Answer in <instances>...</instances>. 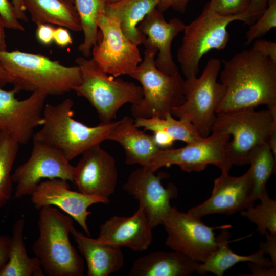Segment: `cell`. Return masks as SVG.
<instances>
[{
	"label": "cell",
	"instance_id": "21",
	"mask_svg": "<svg viewBox=\"0 0 276 276\" xmlns=\"http://www.w3.org/2000/svg\"><path fill=\"white\" fill-rule=\"evenodd\" d=\"M71 233L85 260L88 276H108L123 267L124 258L120 247L86 236L74 226Z\"/></svg>",
	"mask_w": 276,
	"mask_h": 276
},
{
	"label": "cell",
	"instance_id": "49",
	"mask_svg": "<svg viewBox=\"0 0 276 276\" xmlns=\"http://www.w3.org/2000/svg\"><path fill=\"white\" fill-rule=\"evenodd\" d=\"M68 1H69L71 3L74 4V0H68Z\"/></svg>",
	"mask_w": 276,
	"mask_h": 276
},
{
	"label": "cell",
	"instance_id": "24",
	"mask_svg": "<svg viewBox=\"0 0 276 276\" xmlns=\"http://www.w3.org/2000/svg\"><path fill=\"white\" fill-rule=\"evenodd\" d=\"M229 225L221 228L216 237L218 244L217 249L203 263H200L196 272L205 275L211 272L217 276H222L224 272L235 264L242 262H252L264 267L274 266L270 259L264 257V252L260 248L250 255L243 256L234 252L229 246L231 233L228 231Z\"/></svg>",
	"mask_w": 276,
	"mask_h": 276
},
{
	"label": "cell",
	"instance_id": "9",
	"mask_svg": "<svg viewBox=\"0 0 276 276\" xmlns=\"http://www.w3.org/2000/svg\"><path fill=\"white\" fill-rule=\"evenodd\" d=\"M221 62L218 58L209 59L199 77L184 81V102L173 108L171 113L189 120L203 137H208L216 120V110L223 99L226 88L217 81Z\"/></svg>",
	"mask_w": 276,
	"mask_h": 276
},
{
	"label": "cell",
	"instance_id": "27",
	"mask_svg": "<svg viewBox=\"0 0 276 276\" xmlns=\"http://www.w3.org/2000/svg\"><path fill=\"white\" fill-rule=\"evenodd\" d=\"M24 218L16 220L12 228L9 259L0 271V276H43L39 260L27 254L24 241Z\"/></svg>",
	"mask_w": 276,
	"mask_h": 276
},
{
	"label": "cell",
	"instance_id": "40",
	"mask_svg": "<svg viewBox=\"0 0 276 276\" xmlns=\"http://www.w3.org/2000/svg\"><path fill=\"white\" fill-rule=\"evenodd\" d=\"M266 240L265 242H261L259 248L264 254H268L270 259L274 266H276V235H272L266 231L264 234Z\"/></svg>",
	"mask_w": 276,
	"mask_h": 276
},
{
	"label": "cell",
	"instance_id": "10",
	"mask_svg": "<svg viewBox=\"0 0 276 276\" xmlns=\"http://www.w3.org/2000/svg\"><path fill=\"white\" fill-rule=\"evenodd\" d=\"M212 132L208 137L183 147L160 149L147 167L155 172L162 167L177 165L182 171L191 172L201 171L211 164L221 173H228L233 165L226 155L225 146L231 135L221 131Z\"/></svg>",
	"mask_w": 276,
	"mask_h": 276
},
{
	"label": "cell",
	"instance_id": "46",
	"mask_svg": "<svg viewBox=\"0 0 276 276\" xmlns=\"http://www.w3.org/2000/svg\"><path fill=\"white\" fill-rule=\"evenodd\" d=\"M12 81L10 75L0 65V86H4L7 83H12Z\"/></svg>",
	"mask_w": 276,
	"mask_h": 276
},
{
	"label": "cell",
	"instance_id": "26",
	"mask_svg": "<svg viewBox=\"0 0 276 276\" xmlns=\"http://www.w3.org/2000/svg\"><path fill=\"white\" fill-rule=\"evenodd\" d=\"M157 4V0H118L106 4L105 13L114 15L124 34L139 46L144 43L146 36L139 31L137 26Z\"/></svg>",
	"mask_w": 276,
	"mask_h": 276
},
{
	"label": "cell",
	"instance_id": "7",
	"mask_svg": "<svg viewBox=\"0 0 276 276\" xmlns=\"http://www.w3.org/2000/svg\"><path fill=\"white\" fill-rule=\"evenodd\" d=\"M215 130L233 135L225 146L226 155L232 165L249 164L254 149L269 144L271 135L276 132V110L248 108L217 114L212 128V131Z\"/></svg>",
	"mask_w": 276,
	"mask_h": 276
},
{
	"label": "cell",
	"instance_id": "28",
	"mask_svg": "<svg viewBox=\"0 0 276 276\" xmlns=\"http://www.w3.org/2000/svg\"><path fill=\"white\" fill-rule=\"evenodd\" d=\"M134 125L137 128L144 127V130L164 132L175 141L179 140L187 144L196 142L203 138L189 120L185 118L176 120L171 113L164 118H136Z\"/></svg>",
	"mask_w": 276,
	"mask_h": 276
},
{
	"label": "cell",
	"instance_id": "39",
	"mask_svg": "<svg viewBox=\"0 0 276 276\" xmlns=\"http://www.w3.org/2000/svg\"><path fill=\"white\" fill-rule=\"evenodd\" d=\"M268 0H251L247 10L248 25L252 24L257 20L267 6Z\"/></svg>",
	"mask_w": 276,
	"mask_h": 276
},
{
	"label": "cell",
	"instance_id": "17",
	"mask_svg": "<svg viewBox=\"0 0 276 276\" xmlns=\"http://www.w3.org/2000/svg\"><path fill=\"white\" fill-rule=\"evenodd\" d=\"M81 155L74 168L73 182L80 192L109 199L115 191L118 178L114 158L100 145L90 148Z\"/></svg>",
	"mask_w": 276,
	"mask_h": 276
},
{
	"label": "cell",
	"instance_id": "2",
	"mask_svg": "<svg viewBox=\"0 0 276 276\" xmlns=\"http://www.w3.org/2000/svg\"><path fill=\"white\" fill-rule=\"evenodd\" d=\"M0 65L10 75L14 88L19 92L61 95L73 90L81 81L78 66H66L40 54L0 51Z\"/></svg>",
	"mask_w": 276,
	"mask_h": 276
},
{
	"label": "cell",
	"instance_id": "43",
	"mask_svg": "<svg viewBox=\"0 0 276 276\" xmlns=\"http://www.w3.org/2000/svg\"><path fill=\"white\" fill-rule=\"evenodd\" d=\"M10 242L11 237L0 235V271L9 259Z\"/></svg>",
	"mask_w": 276,
	"mask_h": 276
},
{
	"label": "cell",
	"instance_id": "48",
	"mask_svg": "<svg viewBox=\"0 0 276 276\" xmlns=\"http://www.w3.org/2000/svg\"><path fill=\"white\" fill-rule=\"evenodd\" d=\"M118 0H105L106 4H108L118 1Z\"/></svg>",
	"mask_w": 276,
	"mask_h": 276
},
{
	"label": "cell",
	"instance_id": "33",
	"mask_svg": "<svg viewBox=\"0 0 276 276\" xmlns=\"http://www.w3.org/2000/svg\"><path fill=\"white\" fill-rule=\"evenodd\" d=\"M246 33L245 45L250 44L255 40L265 35L276 27V0H268L267 6L260 17L250 25Z\"/></svg>",
	"mask_w": 276,
	"mask_h": 276
},
{
	"label": "cell",
	"instance_id": "5",
	"mask_svg": "<svg viewBox=\"0 0 276 276\" xmlns=\"http://www.w3.org/2000/svg\"><path fill=\"white\" fill-rule=\"evenodd\" d=\"M157 53L156 48L145 47L143 59L129 75L140 82L143 91L141 101L131 107L135 119L164 118L185 100V80L178 71L169 75L159 71L154 63Z\"/></svg>",
	"mask_w": 276,
	"mask_h": 276
},
{
	"label": "cell",
	"instance_id": "8",
	"mask_svg": "<svg viewBox=\"0 0 276 276\" xmlns=\"http://www.w3.org/2000/svg\"><path fill=\"white\" fill-rule=\"evenodd\" d=\"M240 20L248 24L247 12L232 16H221L204 6L201 14L185 26L182 43L177 60L186 79L197 77L202 57L213 49H224L230 36L227 27L232 22Z\"/></svg>",
	"mask_w": 276,
	"mask_h": 276
},
{
	"label": "cell",
	"instance_id": "35",
	"mask_svg": "<svg viewBox=\"0 0 276 276\" xmlns=\"http://www.w3.org/2000/svg\"><path fill=\"white\" fill-rule=\"evenodd\" d=\"M0 18L4 27L21 31L25 30L15 16L12 4L8 0H0Z\"/></svg>",
	"mask_w": 276,
	"mask_h": 276
},
{
	"label": "cell",
	"instance_id": "3",
	"mask_svg": "<svg viewBox=\"0 0 276 276\" xmlns=\"http://www.w3.org/2000/svg\"><path fill=\"white\" fill-rule=\"evenodd\" d=\"M73 106L74 102L70 98L56 105L45 104L43 124L33 137L56 148L70 162L107 140L118 121L87 126L74 119Z\"/></svg>",
	"mask_w": 276,
	"mask_h": 276
},
{
	"label": "cell",
	"instance_id": "12",
	"mask_svg": "<svg viewBox=\"0 0 276 276\" xmlns=\"http://www.w3.org/2000/svg\"><path fill=\"white\" fill-rule=\"evenodd\" d=\"M74 168L60 151L33 139L30 157L12 173L16 184L14 197L31 195L43 179L60 178L73 182Z\"/></svg>",
	"mask_w": 276,
	"mask_h": 276
},
{
	"label": "cell",
	"instance_id": "18",
	"mask_svg": "<svg viewBox=\"0 0 276 276\" xmlns=\"http://www.w3.org/2000/svg\"><path fill=\"white\" fill-rule=\"evenodd\" d=\"M34 207L40 210L47 205L54 206L72 217L90 236L87 217L91 214L88 208L96 203L107 204L109 199L90 196L70 189L67 180L54 178L42 181L31 195Z\"/></svg>",
	"mask_w": 276,
	"mask_h": 276
},
{
	"label": "cell",
	"instance_id": "14",
	"mask_svg": "<svg viewBox=\"0 0 276 276\" xmlns=\"http://www.w3.org/2000/svg\"><path fill=\"white\" fill-rule=\"evenodd\" d=\"M0 86V132L7 134L19 145L27 144L34 130L43 122V111L47 95L32 93L27 98L19 100L13 88L5 90Z\"/></svg>",
	"mask_w": 276,
	"mask_h": 276
},
{
	"label": "cell",
	"instance_id": "31",
	"mask_svg": "<svg viewBox=\"0 0 276 276\" xmlns=\"http://www.w3.org/2000/svg\"><path fill=\"white\" fill-rule=\"evenodd\" d=\"M19 147L15 140L0 132V209L11 197L13 182L11 171Z\"/></svg>",
	"mask_w": 276,
	"mask_h": 276
},
{
	"label": "cell",
	"instance_id": "15",
	"mask_svg": "<svg viewBox=\"0 0 276 276\" xmlns=\"http://www.w3.org/2000/svg\"><path fill=\"white\" fill-rule=\"evenodd\" d=\"M167 175L164 172L155 174L147 167L141 166L130 173L123 186L128 194L139 201L153 228L162 225L172 208L170 200L178 195L173 183L166 187L162 185V180Z\"/></svg>",
	"mask_w": 276,
	"mask_h": 276
},
{
	"label": "cell",
	"instance_id": "25",
	"mask_svg": "<svg viewBox=\"0 0 276 276\" xmlns=\"http://www.w3.org/2000/svg\"><path fill=\"white\" fill-rule=\"evenodd\" d=\"M25 9L36 25L53 24L74 32L82 31L74 4L68 0H23Z\"/></svg>",
	"mask_w": 276,
	"mask_h": 276
},
{
	"label": "cell",
	"instance_id": "1",
	"mask_svg": "<svg viewBox=\"0 0 276 276\" xmlns=\"http://www.w3.org/2000/svg\"><path fill=\"white\" fill-rule=\"evenodd\" d=\"M222 62L220 80L226 93L217 114L261 105L276 110V63L252 49L243 50Z\"/></svg>",
	"mask_w": 276,
	"mask_h": 276
},
{
	"label": "cell",
	"instance_id": "47",
	"mask_svg": "<svg viewBox=\"0 0 276 276\" xmlns=\"http://www.w3.org/2000/svg\"><path fill=\"white\" fill-rule=\"evenodd\" d=\"M4 26L0 18V51L7 50V45L5 40Z\"/></svg>",
	"mask_w": 276,
	"mask_h": 276
},
{
	"label": "cell",
	"instance_id": "41",
	"mask_svg": "<svg viewBox=\"0 0 276 276\" xmlns=\"http://www.w3.org/2000/svg\"><path fill=\"white\" fill-rule=\"evenodd\" d=\"M53 42L58 46L63 48L72 44L73 39L67 29L58 27L55 28Z\"/></svg>",
	"mask_w": 276,
	"mask_h": 276
},
{
	"label": "cell",
	"instance_id": "38",
	"mask_svg": "<svg viewBox=\"0 0 276 276\" xmlns=\"http://www.w3.org/2000/svg\"><path fill=\"white\" fill-rule=\"evenodd\" d=\"M156 8L164 12L169 8L181 13H184L190 0H157Z\"/></svg>",
	"mask_w": 276,
	"mask_h": 276
},
{
	"label": "cell",
	"instance_id": "16",
	"mask_svg": "<svg viewBox=\"0 0 276 276\" xmlns=\"http://www.w3.org/2000/svg\"><path fill=\"white\" fill-rule=\"evenodd\" d=\"M256 200L250 168L239 177L221 173L214 180L210 197L187 213L199 218L214 214L229 215L251 207Z\"/></svg>",
	"mask_w": 276,
	"mask_h": 276
},
{
	"label": "cell",
	"instance_id": "13",
	"mask_svg": "<svg viewBox=\"0 0 276 276\" xmlns=\"http://www.w3.org/2000/svg\"><path fill=\"white\" fill-rule=\"evenodd\" d=\"M162 225L167 234V246L198 263L204 262L217 248L215 228L176 208H172Z\"/></svg>",
	"mask_w": 276,
	"mask_h": 276
},
{
	"label": "cell",
	"instance_id": "23",
	"mask_svg": "<svg viewBox=\"0 0 276 276\" xmlns=\"http://www.w3.org/2000/svg\"><path fill=\"white\" fill-rule=\"evenodd\" d=\"M200 263L175 251H155L137 259L130 276H188L196 272Z\"/></svg>",
	"mask_w": 276,
	"mask_h": 276
},
{
	"label": "cell",
	"instance_id": "44",
	"mask_svg": "<svg viewBox=\"0 0 276 276\" xmlns=\"http://www.w3.org/2000/svg\"><path fill=\"white\" fill-rule=\"evenodd\" d=\"M153 133L154 141L160 149L169 148L175 141L171 136L164 132L155 131Z\"/></svg>",
	"mask_w": 276,
	"mask_h": 276
},
{
	"label": "cell",
	"instance_id": "30",
	"mask_svg": "<svg viewBox=\"0 0 276 276\" xmlns=\"http://www.w3.org/2000/svg\"><path fill=\"white\" fill-rule=\"evenodd\" d=\"M250 165L254 195L256 200L267 191L266 183L275 172V157L268 143L260 145L251 152Z\"/></svg>",
	"mask_w": 276,
	"mask_h": 276
},
{
	"label": "cell",
	"instance_id": "32",
	"mask_svg": "<svg viewBox=\"0 0 276 276\" xmlns=\"http://www.w3.org/2000/svg\"><path fill=\"white\" fill-rule=\"evenodd\" d=\"M260 203L240 212L241 215L247 218L257 226V230L262 235L268 231L276 235V200L269 196L267 191L258 198Z\"/></svg>",
	"mask_w": 276,
	"mask_h": 276
},
{
	"label": "cell",
	"instance_id": "37",
	"mask_svg": "<svg viewBox=\"0 0 276 276\" xmlns=\"http://www.w3.org/2000/svg\"><path fill=\"white\" fill-rule=\"evenodd\" d=\"M36 37L39 43L44 45H50L53 42L55 28L48 24L37 25Z\"/></svg>",
	"mask_w": 276,
	"mask_h": 276
},
{
	"label": "cell",
	"instance_id": "19",
	"mask_svg": "<svg viewBox=\"0 0 276 276\" xmlns=\"http://www.w3.org/2000/svg\"><path fill=\"white\" fill-rule=\"evenodd\" d=\"M186 24L178 18L174 17L167 21L163 12L156 8L149 13L139 24V31L146 36L143 43L145 47L157 49L154 63L163 73L171 75L178 71L171 52V45L174 38L183 31Z\"/></svg>",
	"mask_w": 276,
	"mask_h": 276
},
{
	"label": "cell",
	"instance_id": "4",
	"mask_svg": "<svg viewBox=\"0 0 276 276\" xmlns=\"http://www.w3.org/2000/svg\"><path fill=\"white\" fill-rule=\"evenodd\" d=\"M38 217L39 236L32 250L44 273L48 276L83 275V259L70 240L73 218L52 205L42 207Z\"/></svg>",
	"mask_w": 276,
	"mask_h": 276
},
{
	"label": "cell",
	"instance_id": "6",
	"mask_svg": "<svg viewBox=\"0 0 276 276\" xmlns=\"http://www.w3.org/2000/svg\"><path fill=\"white\" fill-rule=\"evenodd\" d=\"M76 62L81 72V81L73 91L89 102L96 110L101 123L111 122L124 104H137L142 100L141 86L108 76L93 58L79 57Z\"/></svg>",
	"mask_w": 276,
	"mask_h": 276
},
{
	"label": "cell",
	"instance_id": "42",
	"mask_svg": "<svg viewBox=\"0 0 276 276\" xmlns=\"http://www.w3.org/2000/svg\"><path fill=\"white\" fill-rule=\"evenodd\" d=\"M248 266L251 271L250 274H239L240 275L248 276H275L276 275V266L270 267H264L262 265L249 262Z\"/></svg>",
	"mask_w": 276,
	"mask_h": 276
},
{
	"label": "cell",
	"instance_id": "20",
	"mask_svg": "<svg viewBox=\"0 0 276 276\" xmlns=\"http://www.w3.org/2000/svg\"><path fill=\"white\" fill-rule=\"evenodd\" d=\"M153 227L143 209L139 206L129 217L113 216L100 226L99 241L136 252L146 250L153 240Z\"/></svg>",
	"mask_w": 276,
	"mask_h": 276
},
{
	"label": "cell",
	"instance_id": "29",
	"mask_svg": "<svg viewBox=\"0 0 276 276\" xmlns=\"http://www.w3.org/2000/svg\"><path fill=\"white\" fill-rule=\"evenodd\" d=\"M74 5L79 16L84 34L83 42L78 50L85 57L91 54L93 48L99 40L97 21L105 13V0H74Z\"/></svg>",
	"mask_w": 276,
	"mask_h": 276
},
{
	"label": "cell",
	"instance_id": "45",
	"mask_svg": "<svg viewBox=\"0 0 276 276\" xmlns=\"http://www.w3.org/2000/svg\"><path fill=\"white\" fill-rule=\"evenodd\" d=\"M12 4L13 6L14 13L18 20L28 21V18L25 14V8L24 5L23 0H12Z\"/></svg>",
	"mask_w": 276,
	"mask_h": 276
},
{
	"label": "cell",
	"instance_id": "11",
	"mask_svg": "<svg viewBox=\"0 0 276 276\" xmlns=\"http://www.w3.org/2000/svg\"><path fill=\"white\" fill-rule=\"evenodd\" d=\"M102 39L93 48V58L99 66L114 77L129 75L142 62L138 46L122 31L118 18L106 13L97 21Z\"/></svg>",
	"mask_w": 276,
	"mask_h": 276
},
{
	"label": "cell",
	"instance_id": "34",
	"mask_svg": "<svg viewBox=\"0 0 276 276\" xmlns=\"http://www.w3.org/2000/svg\"><path fill=\"white\" fill-rule=\"evenodd\" d=\"M251 0H210V9L224 16H232L247 12Z\"/></svg>",
	"mask_w": 276,
	"mask_h": 276
},
{
	"label": "cell",
	"instance_id": "22",
	"mask_svg": "<svg viewBox=\"0 0 276 276\" xmlns=\"http://www.w3.org/2000/svg\"><path fill=\"white\" fill-rule=\"evenodd\" d=\"M107 140L116 141L123 147L125 162L128 165L139 164L147 167L160 149L153 136L139 130L134 125V120L128 116L118 120Z\"/></svg>",
	"mask_w": 276,
	"mask_h": 276
},
{
	"label": "cell",
	"instance_id": "36",
	"mask_svg": "<svg viewBox=\"0 0 276 276\" xmlns=\"http://www.w3.org/2000/svg\"><path fill=\"white\" fill-rule=\"evenodd\" d=\"M253 42L251 49L261 52L276 63L275 42L261 39H257Z\"/></svg>",
	"mask_w": 276,
	"mask_h": 276
}]
</instances>
